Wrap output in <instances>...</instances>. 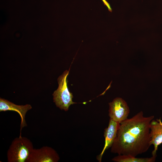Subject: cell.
Segmentation results:
<instances>
[{"instance_id": "1", "label": "cell", "mask_w": 162, "mask_h": 162, "mask_svg": "<svg viewBox=\"0 0 162 162\" xmlns=\"http://www.w3.org/2000/svg\"><path fill=\"white\" fill-rule=\"evenodd\" d=\"M154 118L145 117L141 111L120 123L111 152L134 157L146 152L151 146L150 124Z\"/></svg>"}, {"instance_id": "2", "label": "cell", "mask_w": 162, "mask_h": 162, "mask_svg": "<svg viewBox=\"0 0 162 162\" xmlns=\"http://www.w3.org/2000/svg\"><path fill=\"white\" fill-rule=\"evenodd\" d=\"M31 140L19 136L12 141L7 153L8 162H26L34 149Z\"/></svg>"}, {"instance_id": "3", "label": "cell", "mask_w": 162, "mask_h": 162, "mask_svg": "<svg viewBox=\"0 0 162 162\" xmlns=\"http://www.w3.org/2000/svg\"><path fill=\"white\" fill-rule=\"evenodd\" d=\"M69 70H66L58 79V86L52 95L53 100L56 106L62 110L68 111L70 106L75 104L72 101V94L68 89L67 77Z\"/></svg>"}, {"instance_id": "4", "label": "cell", "mask_w": 162, "mask_h": 162, "mask_svg": "<svg viewBox=\"0 0 162 162\" xmlns=\"http://www.w3.org/2000/svg\"><path fill=\"white\" fill-rule=\"evenodd\" d=\"M109 104L110 118L120 123L128 118L129 108L126 102L122 98H116Z\"/></svg>"}, {"instance_id": "5", "label": "cell", "mask_w": 162, "mask_h": 162, "mask_svg": "<svg viewBox=\"0 0 162 162\" xmlns=\"http://www.w3.org/2000/svg\"><path fill=\"white\" fill-rule=\"evenodd\" d=\"M59 154L52 148L44 146L40 148H34L26 162H57Z\"/></svg>"}, {"instance_id": "6", "label": "cell", "mask_w": 162, "mask_h": 162, "mask_svg": "<svg viewBox=\"0 0 162 162\" xmlns=\"http://www.w3.org/2000/svg\"><path fill=\"white\" fill-rule=\"evenodd\" d=\"M32 108L31 106L29 104L17 105L4 99L0 98V112L14 111L16 112L20 115L21 119L20 136H21V131L22 128L27 126L25 120L26 114Z\"/></svg>"}, {"instance_id": "7", "label": "cell", "mask_w": 162, "mask_h": 162, "mask_svg": "<svg viewBox=\"0 0 162 162\" xmlns=\"http://www.w3.org/2000/svg\"><path fill=\"white\" fill-rule=\"evenodd\" d=\"M120 126V123L110 118L108 126L104 130L105 144L104 148L101 153L97 156V158L99 162H101L102 156L105 151L111 147L116 137Z\"/></svg>"}, {"instance_id": "8", "label": "cell", "mask_w": 162, "mask_h": 162, "mask_svg": "<svg viewBox=\"0 0 162 162\" xmlns=\"http://www.w3.org/2000/svg\"><path fill=\"white\" fill-rule=\"evenodd\" d=\"M150 144L154 146L152 155H156L158 146L162 143V122L161 118L153 119L150 124Z\"/></svg>"}, {"instance_id": "9", "label": "cell", "mask_w": 162, "mask_h": 162, "mask_svg": "<svg viewBox=\"0 0 162 162\" xmlns=\"http://www.w3.org/2000/svg\"><path fill=\"white\" fill-rule=\"evenodd\" d=\"M156 155H152L150 158H139L130 155H118L112 159L116 162H154Z\"/></svg>"}]
</instances>
